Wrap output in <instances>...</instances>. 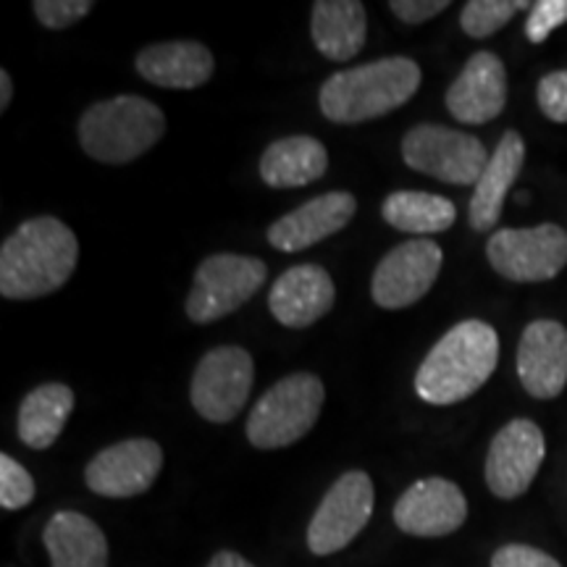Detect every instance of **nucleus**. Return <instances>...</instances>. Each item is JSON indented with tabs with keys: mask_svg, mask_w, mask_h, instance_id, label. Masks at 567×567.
Wrapping results in <instances>:
<instances>
[{
	"mask_svg": "<svg viewBox=\"0 0 567 567\" xmlns=\"http://www.w3.org/2000/svg\"><path fill=\"white\" fill-rule=\"evenodd\" d=\"M80 243L53 216L30 218L0 247V295L6 300H38L59 292L74 274Z\"/></svg>",
	"mask_w": 567,
	"mask_h": 567,
	"instance_id": "f257e3e1",
	"label": "nucleus"
},
{
	"mask_svg": "<svg viewBox=\"0 0 567 567\" xmlns=\"http://www.w3.org/2000/svg\"><path fill=\"white\" fill-rule=\"evenodd\" d=\"M499 363V337L486 321L452 326L431 347L415 373V394L429 405H457L492 379Z\"/></svg>",
	"mask_w": 567,
	"mask_h": 567,
	"instance_id": "f03ea898",
	"label": "nucleus"
},
{
	"mask_svg": "<svg viewBox=\"0 0 567 567\" xmlns=\"http://www.w3.org/2000/svg\"><path fill=\"white\" fill-rule=\"evenodd\" d=\"M421 80V66L413 59L392 55L331 74L321 84L318 105L329 122L363 124L410 103Z\"/></svg>",
	"mask_w": 567,
	"mask_h": 567,
	"instance_id": "7ed1b4c3",
	"label": "nucleus"
},
{
	"mask_svg": "<svg viewBox=\"0 0 567 567\" xmlns=\"http://www.w3.org/2000/svg\"><path fill=\"white\" fill-rule=\"evenodd\" d=\"M82 151L97 163L122 166L145 155L166 132L158 105L140 95H118L90 105L80 118Z\"/></svg>",
	"mask_w": 567,
	"mask_h": 567,
	"instance_id": "20e7f679",
	"label": "nucleus"
},
{
	"mask_svg": "<svg viewBox=\"0 0 567 567\" xmlns=\"http://www.w3.org/2000/svg\"><path fill=\"white\" fill-rule=\"evenodd\" d=\"M326 400L316 373H292L260 396L247 417V442L258 450H281L310 434Z\"/></svg>",
	"mask_w": 567,
	"mask_h": 567,
	"instance_id": "39448f33",
	"label": "nucleus"
},
{
	"mask_svg": "<svg viewBox=\"0 0 567 567\" xmlns=\"http://www.w3.org/2000/svg\"><path fill=\"white\" fill-rule=\"evenodd\" d=\"M268 268L252 255L218 252L197 266L187 295V316L193 323H213L234 313L264 287Z\"/></svg>",
	"mask_w": 567,
	"mask_h": 567,
	"instance_id": "423d86ee",
	"label": "nucleus"
},
{
	"mask_svg": "<svg viewBox=\"0 0 567 567\" xmlns=\"http://www.w3.org/2000/svg\"><path fill=\"white\" fill-rule=\"evenodd\" d=\"M492 155L473 134L444 124H417L402 137V161L446 184H476Z\"/></svg>",
	"mask_w": 567,
	"mask_h": 567,
	"instance_id": "0eeeda50",
	"label": "nucleus"
},
{
	"mask_svg": "<svg viewBox=\"0 0 567 567\" xmlns=\"http://www.w3.org/2000/svg\"><path fill=\"white\" fill-rule=\"evenodd\" d=\"M486 258L507 281H549L567 266V231L557 224H542L534 229H499L486 243Z\"/></svg>",
	"mask_w": 567,
	"mask_h": 567,
	"instance_id": "6e6552de",
	"label": "nucleus"
},
{
	"mask_svg": "<svg viewBox=\"0 0 567 567\" xmlns=\"http://www.w3.org/2000/svg\"><path fill=\"white\" fill-rule=\"evenodd\" d=\"M255 381L250 352L243 347L224 344L205 352L195 368L193 408L210 423H229L245 408Z\"/></svg>",
	"mask_w": 567,
	"mask_h": 567,
	"instance_id": "1a4fd4ad",
	"label": "nucleus"
},
{
	"mask_svg": "<svg viewBox=\"0 0 567 567\" xmlns=\"http://www.w3.org/2000/svg\"><path fill=\"white\" fill-rule=\"evenodd\" d=\"M373 515V481L363 471H347L334 481L308 526V549L316 557L337 555L358 538Z\"/></svg>",
	"mask_w": 567,
	"mask_h": 567,
	"instance_id": "9d476101",
	"label": "nucleus"
},
{
	"mask_svg": "<svg viewBox=\"0 0 567 567\" xmlns=\"http://www.w3.org/2000/svg\"><path fill=\"white\" fill-rule=\"evenodd\" d=\"M444 252L431 239H410L389 250L375 266L371 295L384 310H402L423 300L442 271Z\"/></svg>",
	"mask_w": 567,
	"mask_h": 567,
	"instance_id": "9b49d317",
	"label": "nucleus"
},
{
	"mask_svg": "<svg viewBox=\"0 0 567 567\" xmlns=\"http://www.w3.org/2000/svg\"><path fill=\"white\" fill-rule=\"evenodd\" d=\"M547 455L544 431L528 417H515L496 431L486 455V486L499 499H517L534 484Z\"/></svg>",
	"mask_w": 567,
	"mask_h": 567,
	"instance_id": "f8f14e48",
	"label": "nucleus"
},
{
	"mask_svg": "<svg viewBox=\"0 0 567 567\" xmlns=\"http://www.w3.org/2000/svg\"><path fill=\"white\" fill-rule=\"evenodd\" d=\"M163 467V450L153 439H124L97 452L87 463L84 481L90 492L109 499L145 494Z\"/></svg>",
	"mask_w": 567,
	"mask_h": 567,
	"instance_id": "ddd939ff",
	"label": "nucleus"
},
{
	"mask_svg": "<svg viewBox=\"0 0 567 567\" xmlns=\"http://www.w3.org/2000/svg\"><path fill=\"white\" fill-rule=\"evenodd\" d=\"M467 517L463 488L452 481L431 476L415 481L394 505V523L402 534L417 538L450 536Z\"/></svg>",
	"mask_w": 567,
	"mask_h": 567,
	"instance_id": "4468645a",
	"label": "nucleus"
},
{
	"mask_svg": "<svg viewBox=\"0 0 567 567\" xmlns=\"http://www.w3.org/2000/svg\"><path fill=\"white\" fill-rule=\"evenodd\" d=\"M517 379L536 400H555L567 386V329L563 323L534 321L517 344Z\"/></svg>",
	"mask_w": 567,
	"mask_h": 567,
	"instance_id": "2eb2a0df",
	"label": "nucleus"
},
{
	"mask_svg": "<svg viewBox=\"0 0 567 567\" xmlns=\"http://www.w3.org/2000/svg\"><path fill=\"white\" fill-rule=\"evenodd\" d=\"M507 105V69L492 51L473 53L446 90V109L463 124H488Z\"/></svg>",
	"mask_w": 567,
	"mask_h": 567,
	"instance_id": "dca6fc26",
	"label": "nucleus"
},
{
	"mask_svg": "<svg viewBox=\"0 0 567 567\" xmlns=\"http://www.w3.org/2000/svg\"><path fill=\"white\" fill-rule=\"evenodd\" d=\"M337 289L323 266L302 264L284 271L268 292V308L287 329H308L334 308Z\"/></svg>",
	"mask_w": 567,
	"mask_h": 567,
	"instance_id": "f3484780",
	"label": "nucleus"
},
{
	"mask_svg": "<svg viewBox=\"0 0 567 567\" xmlns=\"http://www.w3.org/2000/svg\"><path fill=\"white\" fill-rule=\"evenodd\" d=\"M358 200L350 193H326L295 208L268 229V243L281 252H302L342 231L352 221Z\"/></svg>",
	"mask_w": 567,
	"mask_h": 567,
	"instance_id": "a211bd4d",
	"label": "nucleus"
},
{
	"mask_svg": "<svg viewBox=\"0 0 567 567\" xmlns=\"http://www.w3.org/2000/svg\"><path fill=\"white\" fill-rule=\"evenodd\" d=\"M137 74L155 87L197 90L213 76L216 61L213 53L197 40L155 42L137 53Z\"/></svg>",
	"mask_w": 567,
	"mask_h": 567,
	"instance_id": "6ab92c4d",
	"label": "nucleus"
},
{
	"mask_svg": "<svg viewBox=\"0 0 567 567\" xmlns=\"http://www.w3.org/2000/svg\"><path fill=\"white\" fill-rule=\"evenodd\" d=\"M523 161H526V142L517 132L502 134L499 145L488 158L484 174L476 182L471 197V226L473 231H492L502 216V205L517 176H520Z\"/></svg>",
	"mask_w": 567,
	"mask_h": 567,
	"instance_id": "aec40b11",
	"label": "nucleus"
},
{
	"mask_svg": "<svg viewBox=\"0 0 567 567\" xmlns=\"http://www.w3.org/2000/svg\"><path fill=\"white\" fill-rule=\"evenodd\" d=\"M51 567H109V538L87 515L61 509L42 530Z\"/></svg>",
	"mask_w": 567,
	"mask_h": 567,
	"instance_id": "412c9836",
	"label": "nucleus"
},
{
	"mask_svg": "<svg viewBox=\"0 0 567 567\" xmlns=\"http://www.w3.org/2000/svg\"><path fill=\"white\" fill-rule=\"evenodd\" d=\"M310 34L323 59L344 63L363 51L368 38L365 6L360 0H318Z\"/></svg>",
	"mask_w": 567,
	"mask_h": 567,
	"instance_id": "4be33fe9",
	"label": "nucleus"
},
{
	"mask_svg": "<svg viewBox=\"0 0 567 567\" xmlns=\"http://www.w3.org/2000/svg\"><path fill=\"white\" fill-rule=\"evenodd\" d=\"M329 168V153L316 137L295 134L276 140L260 158V176L274 189H295L321 179Z\"/></svg>",
	"mask_w": 567,
	"mask_h": 567,
	"instance_id": "5701e85b",
	"label": "nucleus"
},
{
	"mask_svg": "<svg viewBox=\"0 0 567 567\" xmlns=\"http://www.w3.org/2000/svg\"><path fill=\"white\" fill-rule=\"evenodd\" d=\"M74 413V392L66 384H42L21 400L17 431L30 450H51Z\"/></svg>",
	"mask_w": 567,
	"mask_h": 567,
	"instance_id": "b1692460",
	"label": "nucleus"
},
{
	"mask_svg": "<svg viewBox=\"0 0 567 567\" xmlns=\"http://www.w3.org/2000/svg\"><path fill=\"white\" fill-rule=\"evenodd\" d=\"M381 216L396 231L415 234L417 239H425L429 234H439L452 229L457 218L455 203L442 195L415 193V189H400L392 193L381 205Z\"/></svg>",
	"mask_w": 567,
	"mask_h": 567,
	"instance_id": "393cba45",
	"label": "nucleus"
},
{
	"mask_svg": "<svg viewBox=\"0 0 567 567\" xmlns=\"http://www.w3.org/2000/svg\"><path fill=\"white\" fill-rule=\"evenodd\" d=\"M526 9H530L526 0H471L460 13V27H463L467 38L484 40L499 32L502 27H507L517 11Z\"/></svg>",
	"mask_w": 567,
	"mask_h": 567,
	"instance_id": "a878e982",
	"label": "nucleus"
},
{
	"mask_svg": "<svg viewBox=\"0 0 567 567\" xmlns=\"http://www.w3.org/2000/svg\"><path fill=\"white\" fill-rule=\"evenodd\" d=\"M34 499V481L11 455H0V507L24 509Z\"/></svg>",
	"mask_w": 567,
	"mask_h": 567,
	"instance_id": "bb28decb",
	"label": "nucleus"
},
{
	"mask_svg": "<svg viewBox=\"0 0 567 567\" xmlns=\"http://www.w3.org/2000/svg\"><path fill=\"white\" fill-rule=\"evenodd\" d=\"M34 17L48 30H69L92 11L90 0H34Z\"/></svg>",
	"mask_w": 567,
	"mask_h": 567,
	"instance_id": "cd10ccee",
	"label": "nucleus"
},
{
	"mask_svg": "<svg viewBox=\"0 0 567 567\" xmlns=\"http://www.w3.org/2000/svg\"><path fill=\"white\" fill-rule=\"evenodd\" d=\"M567 21V0H538L530 6L528 19H526V38L528 42H544L557 27H563Z\"/></svg>",
	"mask_w": 567,
	"mask_h": 567,
	"instance_id": "c85d7f7f",
	"label": "nucleus"
},
{
	"mask_svg": "<svg viewBox=\"0 0 567 567\" xmlns=\"http://www.w3.org/2000/svg\"><path fill=\"white\" fill-rule=\"evenodd\" d=\"M536 101L544 116L555 124H567V69L549 71L536 87Z\"/></svg>",
	"mask_w": 567,
	"mask_h": 567,
	"instance_id": "c756f323",
	"label": "nucleus"
},
{
	"mask_svg": "<svg viewBox=\"0 0 567 567\" xmlns=\"http://www.w3.org/2000/svg\"><path fill=\"white\" fill-rule=\"evenodd\" d=\"M492 567H563L547 551L528 544H505L494 551Z\"/></svg>",
	"mask_w": 567,
	"mask_h": 567,
	"instance_id": "7c9ffc66",
	"label": "nucleus"
},
{
	"mask_svg": "<svg viewBox=\"0 0 567 567\" xmlns=\"http://www.w3.org/2000/svg\"><path fill=\"white\" fill-rule=\"evenodd\" d=\"M389 9L394 11V17L405 24H423V21H431L439 13L450 9L446 0H392Z\"/></svg>",
	"mask_w": 567,
	"mask_h": 567,
	"instance_id": "2f4dec72",
	"label": "nucleus"
},
{
	"mask_svg": "<svg viewBox=\"0 0 567 567\" xmlns=\"http://www.w3.org/2000/svg\"><path fill=\"white\" fill-rule=\"evenodd\" d=\"M208 567H255V565L243 555H237V551H218V555H213Z\"/></svg>",
	"mask_w": 567,
	"mask_h": 567,
	"instance_id": "473e14b6",
	"label": "nucleus"
},
{
	"mask_svg": "<svg viewBox=\"0 0 567 567\" xmlns=\"http://www.w3.org/2000/svg\"><path fill=\"white\" fill-rule=\"evenodd\" d=\"M13 97V84H11V74L9 71H0V111H6L11 105Z\"/></svg>",
	"mask_w": 567,
	"mask_h": 567,
	"instance_id": "72a5a7b5",
	"label": "nucleus"
}]
</instances>
